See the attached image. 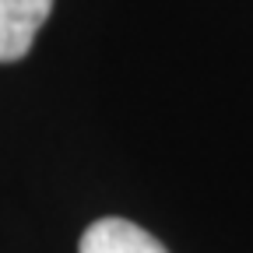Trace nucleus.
Returning <instances> with one entry per match:
<instances>
[{"mask_svg": "<svg viewBox=\"0 0 253 253\" xmlns=\"http://www.w3.org/2000/svg\"><path fill=\"white\" fill-rule=\"evenodd\" d=\"M49 11L53 0H0V63L28 56Z\"/></svg>", "mask_w": 253, "mask_h": 253, "instance_id": "obj_1", "label": "nucleus"}, {"mask_svg": "<svg viewBox=\"0 0 253 253\" xmlns=\"http://www.w3.org/2000/svg\"><path fill=\"white\" fill-rule=\"evenodd\" d=\"M78 253H169V250L126 218H99L84 229Z\"/></svg>", "mask_w": 253, "mask_h": 253, "instance_id": "obj_2", "label": "nucleus"}]
</instances>
